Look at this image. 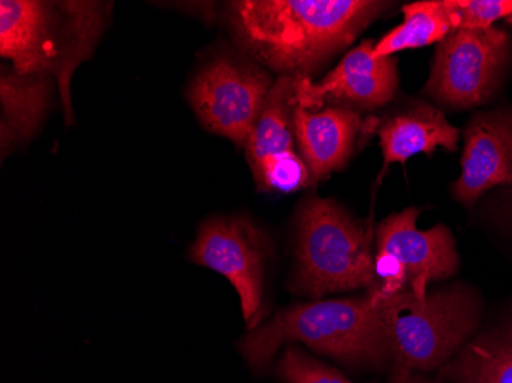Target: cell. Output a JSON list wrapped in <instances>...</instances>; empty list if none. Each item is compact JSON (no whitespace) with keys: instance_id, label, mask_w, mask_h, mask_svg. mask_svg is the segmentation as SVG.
Returning <instances> with one entry per match:
<instances>
[{"instance_id":"cell-14","label":"cell","mask_w":512,"mask_h":383,"mask_svg":"<svg viewBox=\"0 0 512 383\" xmlns=\"http://www.w3.org/2000/svg\"><path fill=\"white\" fill-rule=\"evenodd\" d=\"M51 86V77L20 74L7 66L2 68V155L36 134L50 106Z\"/></svg>"},{"instance_id":"cell-11","label":"cell","mask_w":512,"mask_h":383,"mask_svg":"<svg viewBox=\"0 0 512 383\" xmlns=\"http://www.w3.org/2000/svg\"><path fill=\"white\" fill-rule=\"evenodd\" d=\"M462 174L453 184L459 203L473 206L488 190L512 184V112H480L463 132Z\"/></svg>"},{"instance_id":"cell-13","label":"cell","mask_w":512,"mask_h":383,"mask_svg":"<svg viewBox=\"0 0 512 383\" xmlns=\"http://www.w3.org/2000/svg\"><path fill=\"white\" fill-rule=\"evenodd\" d=\"M375 132L381 138L384 169L393 163L404 164L413 155H431L439 146L454 152L459 141V129L430 105H417L388 117Z\"/></svg>"},{"instance_id":"cell-17","label":"cell","mask_w":512,"mask_h":383,"mask_svg":"<svg viewBox=\"0 0 512 383\" xmlns=\"http://www.w3.org/2000/svg\"><path fill=\"white\" fill-rule=\"evenodd\" d=\"M404 22L385 34L373 48V57H393L399 51L413 50L442 42L454 33L453 17L447 0L414 2L404 7Z\"/></svg>"},{"instance_id":"cell-10","label":"cell","mask_w":512,"mask_h":383,"mask_svg":"<svg viewBox=\"0 0 512 383\" xmlns=\"http://www.w3.org/2000/svg\"><path fill=\"white\" fill-rule=\"evenodd\" d=\"M373 40H365L345 54L332 73L313 83L296 76L295 103L307 111H321L325 105L376 109L390 103L398 88L394 57H373Z\"/></svg>"},{"instance_id":"cell-15","label":"cell","mask_w":512,"mask_h":383,"mask_svg":"<svg viewBox=\"0 0 512 383\" xmlns=\"http://www.w3.org/2000/svg\"><path fill=\"white\" fill-rule=\"evenodd\" d=\"M440 379L451 383H512V315L471 339L440 368Z\"/></svg>"},{"instance_id":"cell-2","label":"cell","mask_w":512,"mask_h":383,"mask_svg":"<svg viewBox=\"0 0 512 383\" xmlns=\"http://www.w3.org/2000/svg\"><path fill=\"white\" fill-rule=\"evenodd\" d=\"M290 342H302L348 367H382L390 361L381 313L368 293L281 308L249 330L240 351L255 373H263L279 348Z\"/></svg>"},{"instance_id":"cell-1","label":"cell","mask_w":512,"mask_h":383,"mask_svg":"<svg viewBox=\"0 0 512 383\" xmlns=\"http://www.w3.org/2000/svg\"><path fill=\"white\" fill-rule=\"evenodd\" d=\"M371 0H243L230 4L238 43L281 76L315 73L388 8Z\"/></svg>"},{"instance_id":"cell-12","label":"cell","mask_w":512,"mask_h":383,"mask_svg":"<svg viewBox=\"0 0 512 383\" xmlns=\"http://www.w3.org/2000/svg\"><path fill=\"white\" fill-rule=\"evenodd\" d=\"M362 129L361 115L348 106L307 111L295 103L293 132L298 154L309 167L313 180L327 178L347 164Z\"/></svg>"},{"instance_id":"cell-8","label":"cell","mask_w":512,"mask_h":383,"mask_svg":"<svg viewBox=\"0 0 512 383\" xmlns=\"http://www.w3.org/2000/svg\"><path fill=\"white\" fill-rule=\"evenodd\" d=\"M272 85V77L261 66L220 56L200 69L188 97L204 128L246 146Z\"/></svg>"},{"instance_id":"cell-16","label":"cell","mask_w":512,"mask_h":383,"mask_svg":"<svg viewBox=\"0 0 512 383\" xmlns=\"http://www.w3.org/2000/svg\"><path fill=\"white\" fill-rule=\"evenodd\" d=\"M295 89L296 76H281L273 82L263 111L244 146L252 172L264 161L295 152Z\"/></svg>"},{"instance_id":"cell-3","label":"cell","mask_w":512,"mask_h":383,"mask_svg":"<svg viewBox=\"0 0 512 383\" xmlns=\"http://www.w3.org/2000/svg\"><path fill=\"white\" fill-rule=\"evenodd\" d=\"M99 2H0V54L20 74L59 83L66 123L74 120L71 77L96 48L108 7Z\"/></svg>"},{"instance_id":"cell-9","label":"cell","mask_w":512,"mask_h":383,"mask_svg":"<svg viewBox=\"0 0 512 383\" xmlns=\"http://www.w3.org/2000/svg\"><path fill=\"white\" fill-rule=\"evenodd\" d=\"M270 253L269 236L243 217L204 221L189 249V259L223 275L240 296L247 328L261 325L264 316V278Z\"/></svg>"},{"instance_id":"cell-7","label":"cell","mask_w":512,"mask_h":383,"mask_svg":"<svg viewBox=\"0 0 512 383\" xmlns=\"http://www.w3.org/2000/svg\"><path fill=\"white\" fill-rule=\"evenodd\" d=\"M509 53L502 28L454 31L437 48L425 92L451 108L485 105L499 88Z\"/></svg>"},{"instance_id":"cell-4","label":"cell","mask_w":512,"mask_h":383,"mask_svg":"<svg viewBox=\"0 0 512 383\" xmlns=\"http://www.w3.org/2000/svg\"><path fill=\"white\" fill-rule=\"evenodd\" d=\"M295 255L290 289L298 295L322 298L375 285L373 230L333 200L313 197L299 207Z\"/></svg>"},{"instance_id":"cell-19","label":"cell","mask_w":512,"mask_h":383,"mask_svg":"<svg viewBox=\"0 0 512 383\" xmlns=\"http://www.w3.org/2000/svg\"><path fill=\"white\" fill-rule=\"evenodd\" d=\"M276 376L286 383H353L336 368L316 361L298 345H289L275 368Z\"/></svg>"},{"instance_id":"cell-21","label":"cell","mask_w":512,"mask_h":383,"mask_svg":"<svg viewBox=\"0 0 512 383\" xmlns=\"http://www.w3.org/2000/svg\"><path fill=\"white\" fill-rule=\"evenodd\" d=\"M388 383H440L439 380L431 379L425 376V373H416V371L407 370V368L396 367L394 365L391 371Z\"/></svg>"},{"instance_id":"cell-18","label":"cell","mask_w":512,"mask_h":383,"mask_svg":"<svg viewBox=\"0 0 512 383\" xmlns=\"http://www.w3.org/2000/svg\"><path fill=\"white\" fill-rule=\"evenodd\" d=\"M256 186L264 192H296L312 180L309 167L298 152L264 161L252 172Z\"/></svg>"},{"instance_id":"cell-20","label":"cell","mask_w":512,"mask_h":383,"mask_svg":"<svg viewBox=\"0 0 512 383\" xmlns=\"http://www.w3.org/2000/svg\"><path fill=\"white\" fill-rule=\"evenodd\" d=\"M454 31L488 30L494 22H511L512 0H447Z\"/></svg>"},{"instance_id":"cell-6","label":"cell","mask_w":512,"mask_h":383,"mask_svg":"<svg viewBox=\"0 0 512 383\" xmlns=\"http://www.w3.org/2000/svg\"><path fill=\"white\" fill-rule=\"evenodd\" d=\"M417 217L419 210L408 207L376 229L375 285L367 292L375 305L404 292L422 298L431 282L451 278L459 269L451 230L444 224L419 230Z\"/></svg>"},{"instance_id":"cell-5","label":"cell","mask_w":512,"mask_h":383,"mask_svg":"<svg viewBox=\"0 0 512 383\" xmlns=\"http://www.w3.org/2000/svg\"><path fill=\"white\" fill-rule=\"evenodd\" d=\"M393 365L416 373L440 370L479 327L473 290L454 285L419 296L404 292L378 304Z\"/></svg>"}]
</instances>
